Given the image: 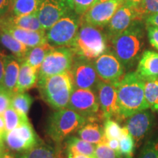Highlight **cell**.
I'll use <instances>...</instances> for the list:
<instances>
[{
  "instance_id": "cell-36",
  "label": "cell",
  "mask_w": 158,
  "mask_h": 158,
  "mask_svg": "<svg viewBox=\"0 0 158 158\" xmlns=\"http://www.w3.org/2000/svg\"><path fill=\"white\" fill-rule=\"evenodd\" d=\"M95 0H70L73 10L77 15L81 16L94 4Z\"/></svg>"
},
{
  "instance_id": "cell-20",
  "label": "cell",
  "mask_w": 158,
  "mask_h": 158,
  "mask_svg": "<svg viewBox=\"0 0 158 158\" xmlns=\"http://www.w3.org/2000/svg\"><path fill=\"white\" fill-rule=\"evenodd\" d=\"M98 120H87L77 132V136L81 139L94 145L106 143L103 126L99 124Z\"/></svg>"
},
{
  "instance_id": "cell-2",
  "label": "cell",
  "mask_w": 158,
  "mask_h": 158,
  "mask_svg": "<svg viewBox=\"0 0 158 158\" xmlns=\"http://www.w3.org/2000/svg\"><path fill=\"white\" fill-rule=\"evenodd\" d=\"M145 81L136 73L129 72L118 83L117 101L120 120L141 110L149 109L144 96Z\"/></svg>"
},
{
  "instance_id": "cell-14",
  "label": "cell",
  "mask_w": 158,
  "mask_h": 158,
  "mask_svg": "<svg viewBox=\"0 0 158 158\" xmlns=\"http://www.w3.org/2000/svg\"><path fill=\"white\" fill-rule=\"evenodd\" d=\"M156 124L155 116L151 110L138 111L126 118L125 125L129 133L135 140L136 147L149 135Z\"/></svg>"
},
{
  "instance_id": "cell-42",
  "label": "cell",
  "mask_w": 158,
  "mask_h": 158,
  "mask_svg": "<svg viewBox=\"0 0 158 158\" xmlns=\"http://www.w3.org/2000/svg\"><path fill=\"white\" fill-rule=\"evenodd\" d=\"M146 25H155L158 27V14L150 15L144 20Z\"/></svg>"
},
{
  "instance_id": "cell-21",
  "label": "cell",
  "mask_w": 158,
  "mask_h": 158,
  "mask_svg": "<svg viewBox=\"0 0 158 158\" xmlns=\"http://www.w3.org/2000/svg\"><path fill=\"white\" fill-rule=\"evenodd\" d=\"M38 71L27 64L25 61L21 62L16 93L26 92L37 85Z\"/></svg>"
},
{
  "instance_id": "cell-15",
  "label": "cell",
  "mask_w": 158,
  "mask_h": 158,
  "mask_svg": "<svg viewBox=\"0 0 158 158\" xmlns=\"http://www.w3.org/2000/svg\"><path fill=\"white\" fill-rule=\"evenodd\" d=\"M142 18L138 11L136 6L130 5L123 3L110 19L107 27H106V33L108 40L113 38L116 35L129 28L134 22Z\"/></svg>"
},
{
  "instance_id": "cell-34",
  "label": "cell",
  "mask_w": 158,
  "mask_h": 158,
  "mask_svg": "<svg viewBox=\"0 0 158 158\" xmlns=\"http://www.w3.org/2000/svg\"><path fill=\"white\" fill-rule=\"evenodd\" d=\"M136 7L144 21L150 15L158 14V0H141Z\"/></svg>"
},
{
  "instance_id": "cell-47",
  "label": "cell",
  "mask_w": 158,
  "mask_h": 158,
  "mask_svg": "<svg viewBox=\"0 0 158 158\" xmlns=\"http://www.w3.org/2000/svg\"><path fill=\"white\" fill-rule=\"evenodd\" d=\"M5 150V145L4 142H0V155L2 154V152Z\"/></svg>"
},
{
  "instance_id": "cell-39",
  "label": "cell",
  "mask_w": 158,
  "mask_h": 158,
  "mask_svg": "<svg viewBox=\"0 0 158 158\" xmlns=\"http://www.w3.org/2000/svg\"><path fill=\"white\" fill-rule=\"evenodd\" d=\"M7 55L0 50V84H2L4 73H5V59Z\"/></svg>"
},
{
  "instance_id": "cell-26",
  "label": "cell",
  "mask_w": 158,
  "mask_h": 158,
  "mask_svg": "<svg viewBox=\"0 0 158 158\" xmlns=\"http://www.w3.org/2000/svg\"><path fill=\"white\" fill-rule=\"evenodd\" d=\"M59 154L56 148L41 142L29 151L20 154L18 158H60Z\"/></svg>"
},
{
  "instance_id": "cell-9",
  "label": "cell",
  "mask_w": 158,
  "mask_h": 158,
  "mask_svg": "<svg viewBox=\"0 0 158 158\" xmlns=\"http://www.w3.org/2000/svg\"><path fill=\"white\" fill-rule=\"evenodd\" d=\"M4 142L6 147L11 151L21 154L29 151L43 141L28 121L14 130L6 132Z\"/></svg>"
},
{
  "instance_id": "cell-5",
  "label": "cell",
  "mask_w": 158,
  "mask_h": 158,
  "mask_svg": "<svg viewBox=\"0 0 158 158\" xmlns=\"http://www.w3.org/2000/svg\"><path fill=\"white\" fill-rule=\"evenodd\" d=\"M87 120L70 108L56 110L47 121V135L57 145H61L86 123Z\"/></svg>"
},
{
  "instance_id": "cell-48",
  "label": "cell",
  "mask_w": 158,
  "mask_h": 158,
  "mask_svg": "<svg viewBox=\"0 0 158 158\" xmlns=\"http://www.w3.org/2000/svg\"><path fill=\"white\" fill-rule=\"evenodd\" d=\"M106 1H108V0H95V2H94V4L100 3V2H106Z\"/></svg>"
},
{
  "instance_id": "cell-18",
  "label": "cell",
  "mask_w": 158,
  "mask_h": 158,
  "mask_svg": "<svg viewBox=\"0 0 158 158\" xmlns=\"http://www.w3.org/2000/svg\"><path fill=\"white\" fill-rule=\"evenodd\" d=\"M135 72L144 81L158 79V53L152 50L143 51Z\"/></svg>"
},
{
  "instance_id": "cell-28",
  "label": "cell",
  "mask_w": 158,
  "mask_h": 158,
  "mask_svg": "<svg viewBox=\"0 0 158 158\" xmlns=\"http://www.w3.org/2000/svg\"><path fill=\"white\" fill-rule=\"evenodd\" d=\"M33 101L34 100L30 94L27 92H20L13 96L11 106L21 115L28 117V113Z\"/></svg>"
},
{
  "instance_id": "cell-25",
  "label": "cell",
  "mask_w": 158,
  "mask_h": 158,
  "mask_svg": "<svg viewBox=\"0 0 158 158\" xmlns=\"http://www.w3.org/2000/svg\"><path fill=\"white\" fill-rule=\"evenodd\" d=\"M54 48V47L48 43L37 45L29 49L24 61L39 73L40 68L46 55Z\"/></svg>"
},
{
  "instance_id": "cell-7",
  "label": "cell",
  "mask_w": 158,
  "mask_h": 158,
  "mask_svg": "<svg viewBox=\"0 0 158 158\" xmlns=\"http://www.w3.org/2000/svg\"><path fill=\"white\" fill-rule=\"evenodd\" d=\"M74 58V53L69 47L54 48L43 60L39 70L38 82L48 77L70 71Z\"/></svg>"
},
{
  "instance_id": "cell-1",
  "label": "cell",
  "mask_w": 158,
  "mask_h": 158,
  "mask_svg": "<svg viewBox=\"0 0 158 158\" xmlns=\"http://www.w3.org/2000/svg\"><path fill=\"white\" fill-rule=\"evenodd\" d=\"M146 31L144 21L138 20L109 40L111 51L126 70L133 68L138 62L145 44Z\"/></svg>"
},
{
  "instance_id": "cell-19",
  "label": "cell",
  "mask_w": 158,
  "mask_h": 158,
  "mask_svg": "<svg viewBox=\"0 0 158 158\" xmlns=\"http://www.w3.org/2000/svg\"><path fill=\"white\" fill-rule=\"evenodd\" d=\"M21 62L13 55H7L2 85L12 95L16 94Z\"/></svg>"
},
{
  "instance_id": "cell-23",
  "label": "cell",
  "mask_w": 158,
  "mask_h": 158,
  "mask_svg": "<svg viewBox=\"0 0 158 158\" xmlns=\"http://www.w3.org/2000/svg\"><path fill=\"white\" fill-rule=\"evenodd\" d=\"M0 43L6 48L8 49L12 53V55L16 57L20 62H22L25 60L26 56L30 49L17 40L11 35L1 29H0Z\"/></svg>"
},
{
  "instance_id": "cell-4",
  "label": "cell",
  "mask_w": 158,
  "mask_h": 158,
  "mask_svg": "<svg viewBox=\"0 0 158 158\" xmlns=\"http://www.w3.org/2000/svg\"><path fill=\"white\" fill-rule=\"evenodd\" d=\"M43 100L55 110L67 108L74 89L70 72L48 77L37 83Z\"/></svg>"
},
{
  "instance_id": "cell-44",
  "label": "cell",
  "mask_w": 158,
  "mask_h": 158,
  "mask_svg": "<svg viewBox=\"0 0 158 158\" xmlns=\"http://www.w3.org/2000/svg\"><path fill=\"white\" fill-rule=\"evenodd\" d=\"M67 158H92L89 156L83 155L80 153H72V152H66Z\"/></svg>"
},
{
  "instance_id": "cell-22",
  "label": "cell",
  "mask_w": 158,
  "mask_h": 158,
  "mask_svg": "<svg viewBox=\"0 0 158 158\" xmlns=\"http://www.w3.org/2000/svg\"><path fill=\"white\" fill-rule=\"evenodd\" d=\"M0 24L13 26L18 28L32 31H44L37 17V13L27 15H14L0 19Z\"/></svg>"
},
{
  "instance_id": "cell-13",
  "label": "cell",
  "mask_w": 158,
  "mask_h": 158,
  "mask_svg": "<svg viewBox=\"0 0 158 158\" xmlns=\"http://www.w3.org/2000/svg\"><path fill=\"white\" fill-rule=\"evenodd\" d=\"M74 12L70 0H43L37 11V17L44 31L51 28L59 20Z\"/></svg>"
},
{
  "instance_id": "cell-8",
  "label": "cell",
  "mask_w": 158,
  "mask_h": 158,
  "mask_svg": "<svg viewBox=\"0 0 158 158\" xmlns=\"http://www.w3.org/2000/svg\"><path fill=\"white\" fill-rule=\"evenodd\" d=\"M68 108L80 114L86 120L100 121L104 119L96 90L74 88Z\"/></svg>"
},
{
  "instance_id": "cell-10",
  "label": "cell",
  "mask_w": 158,
  "mask_h": 158,
  "mask_svg": "<svg viewBox=\"0 0 158 158\" xmlns=\"http://www.w3.org/2000/svg\"><path fill=\"white\" fill-rule=\"evenodd\" d=\"M93 62L99 78L105 82L116 85L126 74L124 64L109 49Z\"/></svg>"
},
{
  "instance_id": "cell-27",
  "label": "cell",
  "mask_w": 158,
  "mask_h": 158,
  "mask_svg": "<svg viewBox=\"0 0 158 158\" xmlns=\"http://www.w3.org/2000/svg\"><path fill=\"white\" fill-rule=\"evenodd\" d=\"M43 0H11L14 15H27L37 13Z\"/></svg>"
},
{
  "instance_id": "cell-6",
  "label": "cell",
  "mask_w": 158,
  "mask_h": 158,
  "mask_svg": "<svg viewBox=\"0 0 158 158\" xmlns=\"http://www.w3.org/2000/svg\"><path fill=\"white\" fill-rule=\"evenodd\" d=\"M80 25V15L75 12L69 13L45 31L47 42L54 48L70 47L76 38Z\"/></svg>"
},
{
  "instance_id": "cell-24",
  "label": "cell",
  "mask_w": 158,
  "mask_h": 158,
  "mask_svg": "<svg viewBox=\"0 0 158 158\" xmlns=\"http://www.w3.org/2000/svg\"><path fill=\"white\" fill-rule=\"evenodd\" d=\"M96 145L85 141L78 136H70L65 141L66 152L80 153L94 158Z\"/></svg>"
},
{
  "instance_id": "cell-3",
  "label": "cell",
  "mask_w": 158,
  "mask_h": 158,
  "mask_svg": "<svg viewBox=\"0 0 158 158\" xmlns=\"http://www.w3.org/2000/svg\"><path fill=\"white\" fill-rule=\"evenodd\" d=\"M108 41L102 29L81 23L76 38L69 48L76 56L94 60L108 50Z\"/></svg>"
},
{
  "instance_id": "cell-33",
  "label": "cell",
  "mask_w": 158,
  "mask_h": 158,
  "mask_svg": "<svg viewBox=\"0 0 158 158\" xmlns=\"http://www.w3.org/2000/svg\"><path fill=\"white\" fill-rule=\"evenodd\" d=\"M138 158H158V136L154 135L147 140Z\"/></svg>"
},
{
  "instance_id": "cell-30",
  "label": "cell",
  "mask_w": 158,
  "mask_h": 158,
  "mask_svg": "<svg viewBox=\"0 0 158 158\" xmlns=\"http://www.w3.org/2000/svg\"><path fill=\"white\" fill-rule=\"evenodd\" d=\"M5 124L6 132L13 130L19 126L29 121L28 117L21 115L10 106L2 114Z\"/></svg>"
},
{
  "instance_id": "cell-17",
  "label": "cell",
  "mask_w": 158,
  "mask_h": 158,
  "mask_svg": "<svg viewBox=\"0 0 158 158\" xmlns=\"http://www.w3.org/2000/svg\"><path fill=\"white\" fill-rule=\"evenodd\" d=\"M0 29L11 35L17 40L29 48L48 43L45 31L28 30L5 24H0Z\"/></svg>"
},
{
  "instance_id": "cell-40",
  "label": "cell",
  "mask_w": 158,
  "mask_h": 158,
  "mask_svg": "<svg viewBox=\"0 0 158 158\" xmlns=\"http://www.w3.org/2000/svg\"><path fill=\"white\" fill-rule=\"evenodd\" d=\"M10 5L11 0H0V16L7 13Z\"/></svg>"
},
{
  "instance_id": "cell-41",
  "label": "cell",
  "mask_w": 158,
  "mask_h": 158,
  "mask_svg": "<svg viewBox=\"0 0 158 158\" xmlns=\"http://www.w3.org/2000/svg\"><path fill=\"white\" fill-rule=\"evenodd\" d=\"M106 143L114 151L119 153V141L117 139H108L106 141Z\"/></svg>"
},
{
  "instance_id": "cell-43",
  "label": "cell",
  "mask_w": 158,
  "mask_h": 158,
  "mask_svg": "<svg viewBox=\"0 0 158 158\" xmlns=\"http://www.w3.org/2000/svg\"><path fill=\"white\" fill-rule=\"evenodd\" d=\"M5 133L6 130L5 121H4L2 115H0V142H4V138H5Z\"/></svg>"
},
{
  "instance_id": "cell-16",
  "label": "cell",
  "mask_w": 158,
  "mask_h": 158,
  "mask_svg": "<svg viewBox=\"0 0 158 158\" xmlns=\"http://www.w3.org/2000/svg\"><path fill=\"white\" fill-rule=\"evenodd\" d=\"M96 92L104 119L116 118L120 120L116 85L100 80L97 86Z\"/></svg>"
},
{
  "instance_id": "cell-46",
  "label": "cell",
  "mask_w": 158,
  "mask_h": 158,
  "mask_svg": "<svg viewBox=\"0 0 158 158\" xmlns=\"http://www.w3.org/2000/svg\"><path fill=\"white\" fill-rule=\"evenodd\" d=\"M141 2V0H124V4H127L130 5L137 6Z\"/></svg>"
},
{
  "instance_id": "cell-32",
  "label": "cell",
  "mask_w": 158,
  "mask_h": 158,
  "mask_svg": "<svg viewBox=\"0 0 158 158\" xmlns=\"http://www.w3.org/2000/svg\"><path fill=\"white\" fill-rule=\"evenodd\" d=\"M135 142L126 128L123 136L119 140V154L122 158H133Z\"/></svg>"
},
{
  "instance_id": "cell-29",
  "label": "cell",
  "mask_w": 158,
  "mask_h": 158,
  "mask_svg": "<svg viewBox=\"0 0 158 158\" xmlns=\"http://www.w3.org/2000/svg\"><path fill=\"white\" fill-rule=\"evenodd\" d=\"M144 96L149 109L158 113V79L145 81Z\"/></svg>"
},
{
  "instance_id": "cell-31",
  "label": "cell",
  "mask_w": 158,
  "mask_h": 158,
  "mask_svg": "<svg viewBox=\"0 0 158 158\" xmlns=\"http://www.w3.org/2000/svg\"><path fill=\"white\" fill-rule=\"evenodd\" d=\"M125 130V127H122L118 122L113 118L106 119L103 123L104 135L106 140L117 139L119 141L123 136Z\"/></svg>"
},
{
  "instance_id": "cell-37",
  "label": "cell",
  "mask_w": 158,
  "mask_h": 158,
  "mask_svg": "<svg viewBox=\"0 0 158 158\" xmlns=\"http://www.w3.org/2000/svg\"><path fill=\"white\" fill-rule=\"evenodd\" d=\"M13 96L2 84H0V115H2L4 112L11 106Z\"/></svg>"
},
{
  "instance_id": "cell-11",
  "label": "cell",
  "mask_w": 158,
  "mask_h": 158,
  "mask_svg": "<svg viewBox=\"0 0 158 158\" xmlns=\"http://www.w3.org/2000/svg\"><path fill=\"white\" fill-rule=\"evenodd\" d=\"M74 88L96 90L100 81L94 62L89 59L75 56L70 70Z\"/></svg>"
},
{
  "instance_id": "cell-45",
  "label": "cell",
  "mask_w": 158,
  "mask_h": 158,
  "mask_svg": "<svg viewBox=\"0 0 158 158\" xmlns=\"http://www.w3.org/2000/svg\"><path fill=\"white\" fill-rule=\"evenodd\" d=\"M0 158H18V157H16L13 152H10L9 150H7L5 149L2 154L0 155Z\"/></svg>"
},
{
  "instance_id": "cell-38",
  "label": "cell",
  "mask_w": 158,
  "mask_h": 158,
  "mask_svg": "<svg viewBox=\"0 0 158 158\" xmlns=\"http://www.w3.org/2000/svg\"><path fill=\"white\" fill-rule=\"evenodd\" d=\"M147 37L152 46L158 51V27L155 25H146Z\"/></svg>"
},
{
  "instance_id": "cell-35",
  "label": "cell",
  "mask_w": 158,
  "mask_h": 158,
  "mask_svg": "<svg viewBox=\"0 0 158 158\" xmlns=\"http://www.w3.org/2000/svg\"><path fill=\"white\" fill-rule=\"evenodd\" d=\"M94 158H122V157L117 152L110 149L106 143H101L96 145Z\"/></svg>"
},
{
  "instance_id": "cell-12",
  "label": "cell",
  "mask_w": 158,
  "mask_h": 158,
  "mask_svg": "<svg viewBox=\"0 0 158 158\" xmlns=\"http://www.w3.org/2000/svg\"><path fill=\"white\" fill-rule=\"evenodd\" d=\"M123 3L124 0H108L94 4L81 16V23H88L100 29L106 28Z\"/></svg>"
}]
</instances>
